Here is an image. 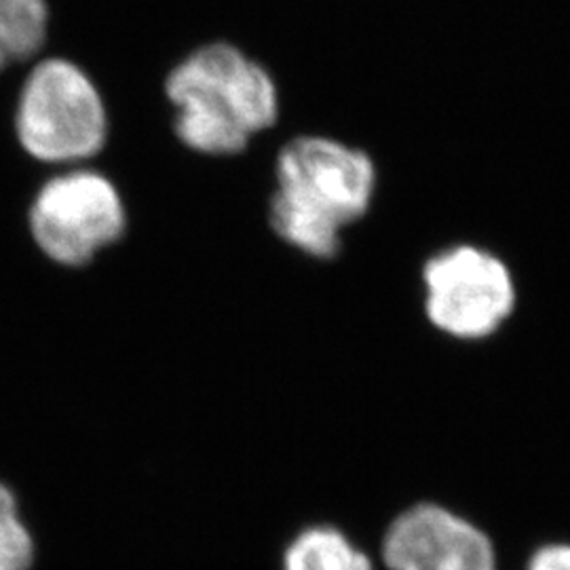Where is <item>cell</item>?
I'll return each instance as SVG.
<instances>
[{
  "instance_id": "1",
  "label": "cell",
  "mask_w": 570,
  "mask_h": 570,
  "mask_svg": "<svg viewBox=\"0 0 570 570\" xmlns=\"http://www.w3.org/2000/svg\"><path fill=\"white\" fill-rule=\"evenodd\" d=\"M266 218L279 242L313 261H334L346 228L364 220L379 188V167L364 148L303 134L275 157Z\"/></svg>"
},
{
  "instance_id": "2",
  "label": "cell",
  "mask_w": 570,
  "mask_h": 570,
  "mask_svg": "<svg viewBox=\"0 0 570 570\" xmlns=\"http://www.w3.org/2000/svg\"><path fill=\"white\" fill-rule=\"evenodd\" d=\"M164 94L178 142L212 159L242 155L282 115L271 70L233 42H205L186 53L165 75Z\"/></svg>"
},
{
  "instance_id": "3",
  "label": "cell",
  "mask_w": 570,
  "mask_h": 570,
  "mask_svg": "<svg viewBox=\"0 0 570 570\" xmlns=\"http://www.w3.org/2000/svg\"><path fill=\"white\" fill-rule=\"evenodd\" d=\"M13 136L26 157L77 167L102 155L110 115L102 89L81 63L49 56L35 61L13 108Z\"/></svg>"
},
{
  "instance_id": "4",
  "label": "cell",
  "mask_w": 570,
  "mask_h": 570,
  "mask_svg": "<svg viewBox=\"0 0 570 570\" xmlns=\"http://www.w3.org/2000/svg\"><path fill=\"white\" fill-rule=\"evenodd\" d=\"M28 235L42 256L63 268L89 266L121 244L129 214L119 186L87 165L49 176L28 205Z\"/></svg>"
},
{
  "instance_id": "5",
  "label": "cell",
  "mask_w": 570,
  "mask_h": 570,
  "mask_svg": "<svg viewBox=\"0 0 570 570\" xmlns=\"http://www.w3.org/2000/svg\"><path fill=\"white\" fill-rule=\"evenodd\" d=\"M423 287L429 324L459 341L494 334L515 305L510 268L473 245L431 256L423 266Z\"/></svg>"
},
{
  "instance_id": "6",
  "label": "cell",
  "mask_w": 570,
  "mask_h": 570,
  "mask_svg": "<svg viewBox=\"0 0 570 570\" xmlns=\"http://www.w3.org/2000/svg\"><path fill=\"white\" fill-rule=\"evenodd\" d=\"M381 560L387 570H499L489 534L440 503L400 511L383 532Z\"/></svg>"
},
{
  "instance_id": "7",
  "label": "cell",
  "mask_w": 570,
  "mask_h": 570,
  "mask_svg": "<svg viewBox=\"0 0 570 570\" xmlns=\"http://www.w3.org/2000/svg\"><path fill=\"white\" fill-rule=\"evenodd\" d=\"M282 570H376L374 560L345 530L311 524L298 530L282 553Z\"/></svg>"
},
{
  "instance_id": "8",
  "label": "cell",
  "mask_w": 570,
  "mask_h": 570,
  "mask_svg": "<svg viewBox=\"0 0 570 570\" xmlns=\"http://www.w3.org/2000/svg\"><path fill=\"white\" fill-rule=\"evenodd\" d=\"M51 32L49 0H0V75L35 60Z\"/></svg>"
},
{
  "instance_id": "9",
  "label": "cell",
  "mask_w": 570,
  "mask_h": 570,
  "mask_svg": "<svg viewBox=\"0 0 570 570\" xmlns=\"http://www.w3.org/2000/svg\"><path fill=\"white\" fill-rule=\"evenodd\" d=\"M35 556V539L21 520L18 497L0 482V570H30Z\"/></svg>"
},
{
  "instance_id": "10",
  "label": "cell",
  "mask_w": 570,
  "mask_h": 570,
  "mask_svg": "<svg viewBox=\"0 0 570 570\" xmlns=\"http://www.w3.org/2000/svg\"><path fill=\"white\" fill-rule=\"evenodd\" d=\"M527 570H570L569 543H550L532 553Z\"/></svg>"
}]
</instances>
